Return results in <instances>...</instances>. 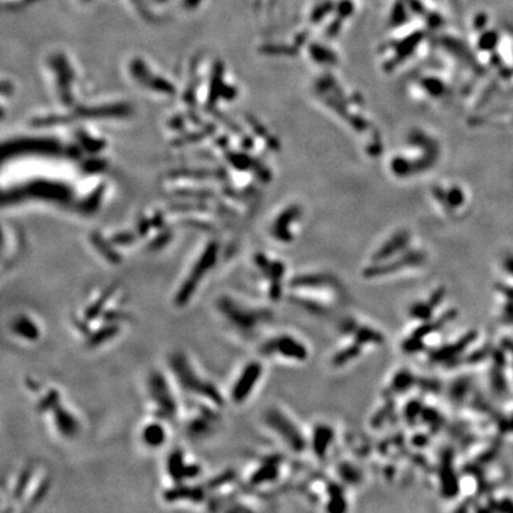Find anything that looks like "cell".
<instances>
[{"mask_svg":"<svg viewBox=\"0 0 513 513\" xmlns=\"http://www.w3.org/2000/svg\"><path fill=\"white\" fill-rule=\"evenodd\" d=\"M200 406L201 409L198 416L189 421L187 424L188 435L192 438H201L208 436L212 431L213 424L219 418L216 411L210 409L206 404H200Z\"/></svg>","mask_w":513,"mask_h":513,"instance_id":"cell-9","label":"cell"},{"mask_svg":"<svg viewBox=\"0 0 513 513\" xmlns=\"http://www.w3.org/2000/svg\"><path fill=\"white\" fill-rule=\"evenodd\" d=\"M11 332L19 339L28 342H36L41 337V329L35 320L27 314H19L10 325Z\"/></svg>","mask_w":513,"mask_h":513,"instance_id":"cell-11","label":"cell"},{"mask_svg":"<svg viewBox=\"0 0 513 513\" xmlns=\"http://www.w3.org/2000/svg\"><path fill=\"white\" fill-rule=\"evenodd\" d=\"M53 417V423L55 425L56 431L63 438L70 439L75 438L81 430V425L78 418L72 414L70 411L58 403L55 407L50 410Z\"/></svg>","mask_w":513,"mask_h":513,"instance_id":"cell-8","label":"cell"},{"mask_svg":"<svg viewBox=\"0 0 513 513\" xmlns=\"http://www.w3.org/2000/svg\"><path fill=\"white\" fill-rule=\"evenodd\" d=\"M140 437L144 446H146L148 448L157 449L165 443L166 431L159 422H151L143 428Z\"/></svg>","mask_w":513,"mask_h":513,"instance_id":"cell-15","label":"cell"},{"mask_svg":"<svg viewBox=\"0 0 513 513\" xmlns=\"http://www.w3.org/2000/svg\"><path fill=\"white\" fill-rule=\"evenodd\" d=\"M58 403H61V395L55 388H52L43 397L38 400L37 410L39 412H50L53 407H55Z\"/></svg>","mask_w":513,"mask_h":513,"instance_id":"cell-20","label":"cell"},{"mask_svg":"<svg viewBox=\"0 0 513 513\" xmlns=\"http://www.w3.org/2000/svg\"><path fill=\"white\" fill-rule=\"evenodd\" d=\"M263 372L264 367L261 362L257 361V360L246 363L232 386V402L234 404L245 403L250 398V396L253 394L254 388H256L261 376H263Z\"/></svg>","mask_w":513,"mask_h":513,"instance_id":"cell-6","label":"cell"},{"mask_svg":"<svg viewBox=\"0 0 513 513\" xmlns=\"http://www.w3.org/2000/svg\"><path fill=\"white\" fill-rule=\"evenodd\" d=\"M103 321L108 323H121L129 319V314L119 309H106L101 315Z\"/></svg>","mask_w":513,"mask_h":513,"instance_id":"cell-22","label":"cell"},{"mask_svg":"<svg viewBox=\"0 0 513 513\" xmlns=\"http://www.w3.org/2000/svg\"><path fill=\"white\" fill-rule=\"evenodd\" d=\"M216 309L227 323L246 336L253 334L260 323L267 320V310L246 307L231 296L217 298Z\"/></svg>","mask_w":513,"mask_h":513,"instance_id":"cell-2","label":"cell"},{"mask_svg":"<svg viewBox=\"0 0 513 513\" xmlns=\"http://www.w3.org/2000/svg\"><path fill=\"white\" fill-rule=\"evenodd\" d=\"M234 479H235L234 471H233V469H227V471L223 472L221 474H217L216 476H214V478L208 480L206 483V488L208 491L219 490L221 487L231 483Z\"/></svg>","mask_w":513,"mask_h":513,"instance_id":"cell-19","label":"cell"},{"mask_svg":"<svg viewBox=\"0 0 513 513\" xmlns=\"http://www.w3.org/2000/svg\"><path fill=\"white\" fill-rule=\"evenodd\" d=\"M148 392L155 405V416L157 420L174 422L178 416V403L165 376L154 371L148 378Z\"/></svg>","mask_w":513,"mask_h":513,"instance_id":"cell-3","label":"cell"},{"mask_svg":"<svg viewBox=\"0 0 513 513\" xmlns=\"http://www.w3.org/2000/svg\"><path fill=\"white\" fill-rule=\"evenodd\" d=\"M34 472L35 468L31 465L21 469L12 490V498L14 500H21L25 497L28 487L30 486L32 478H34Z\"/></svg>","mask_w":513,"mask_h":513,"instance_id":"cell-18","label":"cell"},{"mask_svg":"<svg viewBox=\"0 0 513 513\" xmlns=\"http://www.w3.org/2000/svg\"><path fill=\"white\" fill-rule=\"evenodd\" d=\"M265 422L294 452H302L305 448V439L300 429L277 407H271L266 411Z\"/></svg>","mask_w":513,"mask_h":513,"instance_id":"cell-5","label":"cell"},{"mask_svg":"<svg viewBox=\"0 0 513 513\" xmlns=\"http://www.w3.org/2000/svg\"><path fill=\"white\" fill-rule=\"evenodd\" d=\"M168 362L175 380L182 391L202 398L214 406H224L225 398L216 385L200 376L183 352L173 353Z\"/></svg>","mask_w":513,"mask_h":513,"instance_id":"cell-1","label":"cell"},{"mask_svg":"<svg viewBox=\"0 0 513 513\" xmlns=\"http://www.w3.org/2000/svg\"><path fill=\"white\" fill-rule=\"evenodd\" d=\"M115 290L116 285L114 284L108 286L107 289H105L103 292L99 295V297H97L96 300H94L92 303L85 309V311H83V319H85L88 323H90L92 321H94V320L101 317L108 301L111 300L112 296H113Z\"/></svg>","mask_w":513,"mask_h":513,"instance_id":"cell-16","label":"cell"},{"mask_svg":"<svg viewBox=\"0 0 513 513\" xmlns=\"http://www.w3.org/2000/svg\"><path fill=\"white\" fill-rule=\"evenodd\" d=\"M312 437H314V441H312L314 447L312 448H315L316 455L319 457H325L327 452H328L330 442H332V429L327 427V425H319Z\"/></svg>","mask_w":513,"mask_h":513,"instance_id":"cell-17","label":"cell"},{"mask_svg":"<svg viewBox=\"0 0 513 513\" xmlns=\"http://www.w3.org/2000/svg\"><path fill=\"white\" fill-rule=\"evenodd\" d=\"M278 474V463L276 462V458L275 460L267 458L252 473V475L250 478V483L256 487L263 486L264 483H268L277 480Z\"/></svg>","mask_w":513,"mask_h":513,"instance_id":"cell-14","label":"cell"},{"mask_svg":"<svg viewBox=\"0 0 513 513\" xmlns=\"http://www.w3.org/2000/svg\"><path fill=\"white\" fill-rule=\"evenodd\" d=\"M214 260H215V246H209V249L205 251L202 257L194 265L190 274L176 291V295L174 297V304L177 308H183L191 301L194 294L198 290L199 284L214 265Z\"/></svg>","mask_w":513,"mask_h":513,"instance_id":"cell-4","label":"cell"},{"mask_svg":"<svg viewBox=\"0 0 513 513\" xmlns=\"http://www.w3.org/2000/svg\"><path fill=\"white\" fill-rule=\"evenodd\" d=\"M187 462L184 460V453L180 448L174 449L170 452L168 460H166V472L174 485L183 483L185 481V469H187Z\"/></svg>","mask_w":513,"mask_h":513,"instance_id":"cell-13","label":"cell"},{"mask_svg":"<svg viewBox=\"0 0 513 513\" xmlns=\"http://www.w3.org/2000/svg\"><path fill=\"white\" fill-rule=\"evenodd\" d=\"M120 333L119 323H108L105 322L103 326L95 330H90V333L86 336V345L89 348H97L106 342L115 339Z\"/></svg>","mask_w":513,"mask_h":513,"instance_id":"cell-12","label":"cell"},{"mask_svg":"<svg viewBox=\"0 0 513 513\" xmlns=\"http://www.w3.org/2000/svg\"><path fill=\"white\" fill-rule=\"evenodd\" d=\"M49 488H50V480L48 478L43 479L42 481L39 482L37 488H36L34 491V493H32L30 496V499H29V504H28L29 508L37 506V505L46 497V494H48V492H49Z\"/></svg>","mask_w":513,"mask_h":513,"instance_id":"cell-21","label":"cell"},{"mask_svg":"<svg viewBox=\"0 0 513 513\" xmlns=\"http://www.w3.org/2000/svg\"><path fill=\"white\" fill-rule=\"evenodd\" d=\"M263 351L266 355H279L284 359L296 361H303L309 354L307 346L290 334H283L267 341Z\"/></svg>","mask_w":513,"mask_h":513,"instance_id":"cell-7","label":"cell"},{"mask_svg":"<svg viewBox=\"0 0 513 513\" xmlns=\"http://www.w3.org/2000/svg\"><path fill=\"white\" fill-rule=\"evenodd\" d=\"M206 486H188L184 483H177L171 488L166 490L163 494V499L168 503L176 501H190V503L200 504L205 501L207 496Z\"/></svg>","mask_w":513,"mask_h":513,"instance_id":"cell-10","label":"cell"}]
</instances>
